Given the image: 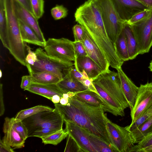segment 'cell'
Here are the masks:
<instances>
[{"label":"cell","instance_id":"3957f363","mask_svg":"<svg viewBox=\"0 0 152 152\" xmlns=\"http://www.w3.org/2000/svg\"><path fill=\"white\" fill-rule=\"evenodd\" d=\"M92 82L99 94L118 116H124L125 110L129 105L118 72L110 70L104 72L92 80Z\"/></svg>","mask_w":152,"mask_h":152},{"label":"cell","instance_id":"d590c367","mask_svg":"<svg viewBox=\"0 0 152 152\" xmlns=\"http://www.w3.org/2000/svg\"><path fill=\"white\" fill-rule=\"evenodd\" d=\"M12 123L16 131L26 140L28 138V130L22 121L15 122L14 117L12 118Z\"/></svg>","mask_w":152,"mask_h":152},{"label":"cell","instance_id":"f6af8a7d","mask_svg":"<svg viewBox=\"0 0 152 152\" xmlns=\"http://www.w3.org/2000/svg\"><path fill=\"white\" fill-rule=\"evenodd\" d=\"M22 6L33 14L30 0H16ZM34 15V14H33Z\"/></svg>","mask_w":152,"mask_h":152},{"label":"cell","instance_id":"7402d4cb","mask_svg":"<svg viewBox=\"0 0 152 152\" xmlns=\"http://www.w3.org/2000/svg\"><path fill=\"white\" fill-rule=\"evenodd\" d=\"M18 20L23 41L44 47L45 43L40 41L34 31L22 21Z\"/></svg>","mask_w":152,"mask_h":152},{"label":"cell","instance_id":"d6a6232c","mask_svg":"<svg viewBox=\"0 0 152 152\" xmlns=\"http://www.w3.org/2000/svg\"><path fill=\"white\" fill-rule=\"evenodd\" d=\"M68 9L62 5L56 4L51 10V15L56 20L65 18L68 15Z\"/></svg>","mask_w":152,"mask_h":152},{"label":"cell","instance_id":"44dd1931","mask_svg":"<svg viewBox=\"0 0 152 152\" xmlns=\"http://www.w3.org/2000/svg\"><path fill=\"white\" fill-rule=\"evenodd\" d=\"M124 30L126 40L129 59L133 60L140 54L138 45L130 26L126 22L124 25Z\"/></svg>","mask_w":152,"mask_h":152},{"label":"cell","instance_id":"30bf717a","mask_svg":"<svg viewBox=\"0 0 152 152\" xmlns=\"http://www.w3.org/2000/svg\"><path fill=\"white\" fill-rule=\"evenodd\" d=\"M134 105L131 110V124L134 123L152 105V82L141 84Z\"/></svg>","mask_w":152,"mask_h":152},{"label":"cell","instance_id":"c3c4849f","mask_svg":"<svg viewBox=\"0 0 152 152\" xmlns=\"http://www.w3.org/2000/svg\"><path fill=\"white\" fill-rule=\"evenodd\" d=\"M61 97L58 95H55L52 97L51 100V101L54 104L59 103Z\"/></svg>","mask_w":152,"mask_h":152},{"label":"cell","instance_id":"b9f144b4","mask_svg":"<svg viewBox=\"0 0 152 152\" xmlns=\"http://www.w3.org/2000/svg\"><path fill=\"white\" fill-rule=\"evenodd\" d=\"M21 78L20 87L26 90L33 82L31 76L30 75H29L23 76Z\"/></svg>","mask_w":152,"mask_h":152},{"label":"cell","instance_id":"74e56055","mask_svg":"<svg viewBox=\"0 0 152 152\" xmlns=\"http://www.w3.org/2000/svg\"><path fill=\"white\" fill-rule=\"evenodd\" d=\"M74 37V42H81L82 40L84 33V29L79 24L75 25L72 28Z\"/></svg>","mask_w":152,"mask_h":152},{"label":"cell","instance_id":"8fae6325","mask_svg":"<svg viewBox=\"0 0 152 152\" xmlns=\"http://www.w3.org/2000/svg\"><path fill=\"white\" fill-rule=\"evenodd\" d=\"M84 29L83 40L80 42L86 50L87 56L93 60L104 72L109 70L110 64L105 56L87 31Z\"/></svg>","mask_w":152,"mask_h":152},{"label":"cell","instance_id":"5b68a950","mask_svg":"<svg viewBox=\"0 0 152 152\" xmlns=\"http://www.w3.org/2000/svg\"><path fill=\"white\" fill-rule=\"evenodd\" d=\"M95 0L100 11L107 33L114 46L126 22L120 17L110 0Z\"/></svg>","mask_w":152,"mask_h":152},{"label":"cell","instance_id":"8992f818","mask_svg":"<svg viewBox=\"0 0 152 152\" xmlns=\"http://www.w3.org/2000/svg\"><path fill=\"white\" fill-rule=\"evenodd\" d=\"M28 131V136L33 132L42 128L52 127L62 129L65 122L56 109L40 112L22 121Z\"/></svg>","mask_w":152,"mask_h":152},{"label":"cell","instance_id":"2e32d148","mask_svg":"<svg viewBox=\"0 0 152 152\" xmlns=\"http://www.w3.org/2000/svg\"><path fill=\"white\" fill-rule=\"evenodd\" d=\"M116 69L120 80L122 90L131 110L134 105L139 87L127 76L121 67Z\"/></svg>","mask_w":152,"mask_h":152},{"label":"cell","instance_id":"7a4b0ae2","mask_svg":"<svg viewBox=\"0 0 152 152\" xmlns=\"http://www.w3.org/2000/svg\"><path fill=\"white\" fill-rule=\"evenodd\" d=\"M75 21L87 31L104 54L108 58L115 52L106 32L101 13L95 0H87L75 13Z\"/></svg>","mask_w":152,"mask_h":152},{"label":"cell","instance_id":"836d02e7","mask_svg":"<svg viewBox=\"0 0 152 152\" xmlns=\"http://www.w3.org/2000/svg\"><path fill=\"white\" fill-rule=\"evenodd\" d=\"M152 11V9H146L134 15L126 22L129 25L139 22L146 18Z\"/></svg>","mask_w":152,"mask_h":152},{"label":"cell","instance_id":"484cf974","mask_svg":"<svg viewBox=\"0 0 152 152\" xmlns=\"http://www.w3.org/2000/svg\"><path fill=\"white\" fill-rule=\"evenodd\" d=\"M33 82L43 84H57L61 80L56 75L46 72H39L29 73Z\"/></svg>","mask_w":152,"mask_h":152},{"label":"cell","instance_id":"7c38bea8","mask_svg":"<svg viewBox=\"0 0 152 152\" xmlns=\"http://www.w3.org/2000/svg\"><path fill=\"white\" fill-rule=\"evenodd\" d=\"M121 18L127 22L134 15L149 9L136 0H110Z\"/></svg>","mask_w":152,"mask_h":152},{"label":"cell","instance_id":"f35d334b","mask_svg":"<svg viewBox=\"0 0 152 152\" xmlns=\"http://www.w3.org/2000/svg\"><path fill=\"white\" fill-rule=\"evenodd\" d=\"M75 58L79 57L87 56L86 50L81 42H73Z\"/></svg>","mask_w":152,"mask_h":152},{"label":"cell","instance_id":"4dcf8cb0","mask_svg":"<svg viewBox=\"0 0 152 152\" xmlns=\"http://www.w3.org/2000/svg\"><path fill=\"white\" fill-rule=\"evenodd\" d=\"M152 145V132L144 137L138 143L132 147L128 152H140L141 150Z\"/></svg>","mask_w":152,"mask_h":152},{"label":"cell","instance_id":"6da1fadb","mask_svg":"<svg viewBox=\"0 0 152 152\" xmlns=\"http://www.w3.org/2000/svg\"><path fill=\"white\" fill-rule=\"evenodd\" d=\"M66 105L54 104L65 122L69 121L111 145L106 128L108 119L100 106L86 103L74 96Z\"/></svg>","mask_w":152,"mask_h":152},{"label":"cell","instance_id":"9a60e30c","mask_svg":"<svg viewBox=\"0 0 152 152\" xmlns=\"http://www.w3.org/2000/svg\"><path fill=\"white\" fill-rule=\"evenodd\" d=\"M3 132L4 136L2 140L3 142L13 149L20 148L24 147L25 140L15 129L12 118H5Z\"/></svg>","mask_w":152,"mask_h":152},{"label":"cell","instance_id":"f5cc1de1","mask_svg":"<svg viewBox=\"0 0 152 152\" xmlns=\"http://www.w3.org/2000/svg\"><path fill=\"white\" fill-rule=\"evenodd\" d=\"M0 78H1L2 76V72L1 69L0 70Z\"/></svg>","mask_w":152,"mask_h":152},{"label":"cell","instance_id":"52a82bcc","mask_svg":"<svg viewBox=\"0 0 152 152\" xmlns=\"http://www.w3.org/2000/svg\"><path fill=\"white\" fill-rule=\"evenodd\" d=\"M44 48L50 56L68 62H74L75 59L73 42L67 39L49 38Z\"/></svg>","mask_w":152,"mask_h":152},{"label":"cell","instance_id":"5bb4252c","mask_svg":"<svg viewBox=\"0 0 152 152\" xmlns=\"http://www.w3.org/2000/svg\"><path fill=\"white\" fill-rule=\"evenodd\" d=\"M13 1L15 12L18 19L21 20L30 27L40 41L45 43L46 41L39 26L38 19L16 0H13Z\"/></svg>","mask_w":152,"mask_h":152},{"label":"cell","instance_id":"e575fe53","mask_svg":"<svg viewBox=\"0 0 152 152\" xmlns=\"http://www.w3.org/2000/svg\"><path fill=\"white\" fill-rule=\"evenodd\" d=\"M59 130L57 129L52 127L42 128L33 132L28 136V137H35L41 138L42 137L53 134Z\"/></svg>","mask_w":152,"mask_h":152},{"label":"cell","instance_id":"7bdbcfd3","mask_svg":"<svg viewBox=\"0 0 152 152\" xmlns=\"http://www.w3.org/2000/svg\"><path fill=\"white\" fill-rule=\"evenodd\" d=\"M82 83L89 90L99 94L97 93L94 86V85L92 80L88 78H85L83 80Z\"/></svg>","mask_w":152,"mask_h":152},{"label":"cell","instance_id":"1f68e13d","mask_svg":"<svg viewBox=\"0 0 152 152\" xmlns=\"http://www.w3.org/2000/svg\"><path fill=\"white\" fill-rule=\"evenodd\" d=\"M34 15L39 19L43 16L44 12V0H30Z\"/></svg>","mask_w":152,"mask_h":152},{"label":"cell","instance_id":"816d5d0a","mask_svg":"<svg viewBox=\"0 0 152 152\" xmlns=\"http://www.w3.org/2000/svg\"><path fill=\"white\" fill-rule=\"evenodd\" d=\"M149 68L151 71L152 72V60L151 61L150 63L149 66L148 67Z\"/></svg>","mask_w":152,"mask_h":152},{"label":"cell","instance_id":"ffe728a7","mask_svg":"<svg viewBox=\"0 0 152 152\" xmlns=\"http://www.w3.org/2000/svg\"><path fill=\"white\" fill-rule=\"evenodd\" d=\"M69 69L64 77L57 84L64 93L72 92L76 94L89 90L82 83L71 75Z\"/></svg>","mask_w":152,"mask_h":152},{"label":"cell","instance_id":"7dc6e473","mask_svg":"<svg viewBox=\"0 0 152 152\" xmlns=\"http://www.w3.org/2000/svg\"><path fill=\"white\" fill-rule=\"evenodd\" d=\"M147 8L152 9V0H136Z\"/></svg>","mask_w":152,"mask_h":152},{"label":"cell","instance_id":"f546056e","mask_svg":"<svg viewBox=\"0 0 152 152\" xmlns=\"http://www.w3.org/2000/svg\"><path fill=\"white\" fill-rule=\"evenodd\" d=\"M152 116V105L134 123L126 126L130 132L133 131Z\"/></svg>","mask_w":152,"mask_h":152},{"label":"cell","instance_id":"d6986e66","mask_svg":"<svg viewBox=\"0 0 152 152\" xmlns=\"http://www.w3.org/2000/svg\"><path fill=\"white\" fill-rule=\"evenodd\" d=\"M26 90L43 96L50 100L54 95H58L61 98L65 93L57 84H43L32 82Z\"/></svg>","mask_w":152,"mask_h":152},{"label":"cell","instance_id":"cb8c5ba5","mask_svg":"<svg viewBox=\"0 0 152 152\" xmlns=\"http://www.w3.org/2000/svg\"><path fill=\"white\" fill-rule=\"evenodd\" d=\"M114 47L116 54L122 61L124 62L129 60L126 40L124 28L117 38Z\"/></svg>","mask_w":152,"mask_h":152},{"label":"cell","instance_id":"83f0119b","mask_svg":"<svg viewBox=\"0 0 152 152\" xmlns=\"http://www.w3.org/2000/svg\"><path fill=\"white\" fill-rule=\"evenodd\" d=\"M89 140L96 152H116L112 145L98 137L88 133Z\"/></svg>","mask_w":152,"mask_h":152},{"label":"cell","instance_id":"60d3db41","mask_svg":"<svg viewBox=\"0 0 152 152\" xmlns=\"http://www.w3.org/2000/svg\"><path fill=\"white\" fill-rule=\"evenodd\" d=\"M69 71L71 75L73 77L82 83L85 78L84 76L80 72L78 71L75 66H72L69 68Z\"/></svg>","mask_w":152,"mask_h":152},{"label":"cell","instance_id":"bcb514c9","mask_svg":"<svg viewBox=\"0 0 152 152\" xmlns=\"http://www.w3.org/2000/svg\"><path fill=\"white\" fill-rule=\"evenodd\" d=\"M13 149L11 146L3 142L2 140H0V152H14L15 151Z\"/></svg>","mask_w":152,"mask_h":152},{"label":"cell","instance_id":"d4e9b609","mask_svg":"<svg viewBox=\"0 0 152 152\" xmlns=\"http://www.w3.org/2000/svg\"><path fill=\"white\" fill-rule=\"evenodd\" d=\"M152 132V116L142 124L130 132L134 144L138 143L144 137Z\"/></svg>","mask_w":152,"mask_h":152},{"label":"cell","instance_id":"ac0fdd59","mask_svg":"<svg viewBox=\"0 0 152 152\" xmlns=\"http://www.w3.org/2000/svg\"><path fill=\"white\" fill-rule=\"evenodd\" d=\"M75 96L91 105L101 107L104 112H109L116 116H118L117 113L106 102L99 94L89 90L85 91L76 93Z\"/></svg>","mask_w":152,"mask_h":152},{"label":"cell","instance_id":"681fc988","mask_svg":"<svg viewBox=\"0 0 152 152\" xmlns=\"http://www.w3.org/2000/svg\"><path fill=\"white\" fill-rule=\"evenodd\" d=\"M69 102V99L62 97L60 99L59 103L62 105H66L68 104Z\"/></svg>","mask_w":152,"mask_h":152},{"label":"cell","instance_id":"e0dca14e","mask_svg":"<svg viewBox=\"0 0 152 152\" xmlns=\"http://www.w3.org/2000/svg\"><path fill=\"white\" fill-rule=\"evenodd\" d=\"M74 65L76 69L81 72L84 71L88 78L92 80L104 72L100 67L88 56L75 58Z\"/></svg>","mask_w":152,"mask_h":152},{"label":"cell","instance_id":"ba28073f","mask_svg":"<svg viewBox=\"0 0 152 152\" xmlns=\"http://www.w3.org/2000/svg\"><path fill=\"white\" fill-rule=\"evenodd\" d=\"M106 128L111 144L116 152H128L134 145L131 133L126 127L119 126L108 119Z\"/></svg>","mask_w":152,"mask_h":152},{"label":"cell","instance_id":"4fadbf2b","mask_svg":"<svg viewBox=\"0 0 152 152\" xmlns=\"http://www.w3.org/2000/svg\"><path fill=\"white\" fill-rule=\"evenodd\" d=\"M65 129L76 141L82 152H96L89 140L88 132L70 121H65Z\"/></svg>","mask_w":152,"mask_h":152},{"label":"cell","instance_id":"277c9868","mask_svg":"<svg viewBox=\"0 0 152 152\" xmlns=\"http://www.w3.org/2000/svg\"><path fill=\"white\" fill-rule=\"evenodd\" d=\"M37 60L33 66L27 64L26 67L29 73L39 72L51 73L62 80L67 73L69 68L74 65V62L61 60L48 56L41 48L35 51Z\"/></svg>","mask_w":152,"mask_h":152},{"label":"cell","instance_id":"4316f807","mask_svg":"<svg viewBox=\"0 0 152 152\" xmlns=\"http://www.w3.org/2000/svg\"><path fill=\"white\" fill-rule=\"evenodd\" d=\"M54 109L47 106L37 105L20 110L15 115L14 117V120L15 122L22 121L24 119L40 112L44 110H53Z\"/></svg>","mask_w":152,"mask_h":152},{"label":"cell","instance_id":"f907efd6","mask_svg":"<svg viewBox=\"0 0 152 152\" xmlns=\"http://www.w3.org/2000/svg\"><path fill=\"white\" fill-rule=\"evenodd\" d=\"M140 152H152V145L141 150Z\"/></svg>","mask_w":152,"mask_h":152},{"label":"cell","instance_id":"603a6c76","mask_svg":"<svg viewBox=\"0 0 152 152\" xmlns=\"http://www.w3.org/2000/svg\"><path fill=\"white\" fill-rule=\"evenodd\" d=\"M0 38L4 47L9 50L8 27L4 0H0Z\"/></svg>","mask_w":152,"mask_h":152},{"label":"cell","instance_id":"ee69618b","mask_svg":"<svg viewBox=\"0 0 152 152\" xmlns=\"http://www.w3.org/2000/svg\"><path fill=\"white\" fill-rule=\"evenodd\" d=\"M3 85L1 83L0 85V115H3L5 112V107L3 101Z\"/></svg>","mask_w":152,"mask_h":152},{"label":"cell","instance_id":"ab89813d","mask_svg":"<svg viewBox=\"0 0 152 152\" xmlns=\"http://www.w3.org/2000/svg\"><path fill=\"white\" fill-rule=\"evenodd\" d=\"M28 54L26 58V61L27 64L33 66L37 60V58L35 53L31 50L30 47L26 44Z\"/></svg>","mask_w":152,"mask_h":152},{"label":"cell","instance_id":"9c48e42d","mask_svg":"<svg viewBox=\"0 0 152 152\" xmlns=\"http://www.w3.org/2000/svg\"><path fill=\"white\" fill-rule=\"evenodd\" d=\"M142 54L149 52L152 46V11L145 19L130 25Z\"/></svg>","mask_w":152,"mask_h":152},{"label":"cell","instance_id":"f1b7e54d","mask_svg":"<svg viewBox=\"0 0 152 152\" xmlns=\"http://www.w3.org/2000/svg\"><path fill=\"white\" fill-rule=\"evenodd\" d=\"M68 135V132L65 129H62L41 139L42 143L45 145L50 144L57 145L67 137Z\"/></svg>","mask_w":152,"mask_h":152},{"label":"cell","instance_id":"8d00e7d4","mask_svg":"<svg viewBox=\"0 0 152 152\" xmlns=\"http://www.w3.org/2000/svg\"><path fill=\"white\" fill-rule=\"evenodd\" d=\"M67 137L64 152H82L77 143L71 136L69 134Z\"/></svg>","mask_w":152,"mask_h":152}]
</instances>
